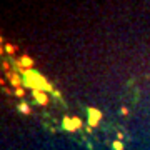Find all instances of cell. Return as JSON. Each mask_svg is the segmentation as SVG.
<instances>
[{"mask_svg": "<svg viewBox=\"0 0 150 150\" xmlns=\"http://www.w3.org/2000/svg\"><path fill=\"white\" fill-rule=\"evenodd\" d=\"M2 67H4V69H5L7 72H8V69H10V65L7 64V62H4V64H2Z\"/></svg>", "mask_w": 150, "mask_h": 150, "instance_id": "cell-12", "label": "cell"}, {"mask_svg": "<svg viewBox=\"0 0 150 150\" xmlns=\"http://www.w3.org/2000/svg\"><path fill=\"white\" fill-rule=\"evenodd\" d=\"M62 127H64L65 130H69V132H74L75 127H74V122H72V117H64V120H62Z\"/></svg>", "mask_w": 150, "mask_h": 150, "instance_id": "cell-5", "label": "cell"}, {"mask_svg": "<svg viewBox=\"0 0 150 150\" xmlns=\"http://www.w3.org/2000/svg\"><path fill=\"white\" fill-rule=\"evenodd\" d=\"M4 50H5L7 54L13 55V54H15V50H17V47L13 45V43H5V45H4Z\"/></svg>", "mask_w": 150, "mask_h": 150, "instance_id": "cell-7", "label": "cell"}, {"mask_svg": "<svg viewBox=\"0 0 150 150\" xmlns=\"http://www.w3.org/2000/svg\"><path fill=\"white\" fill-rule=\"evenodd\" d=\"M112 149L113 150H123V142H122V140H113Z\"/></svg>", "mask_w": 150, "mask_h": 150, "instance_id": "cell-9", "label": "cell"}, {"mask_svg": "<svg viewBox=\"0 0 150 150\" xmlns=\"http://www.w3.org/2000/svg\"><path fill=\"white\" fill-rule=\"evenodd\" d=\"M120 112H122V115H125V117H127V115H129V108H127V107H122V110H120Z\"/></svg>", "mask_w": 150, "mask_h": 150, "instance_id": "cell-11", "label": "cell"}, {"mask_svg": "<svg viewBox=\"0 0 150 150\" xmlns=\"http://www.w3.org/2000/svg\"><path fill=\"white\" fill-rule=\"evenodd\" d=\"M13 93H15L17 97H20V98H22V97L25 95V88H23V87H18V88H15V90H13Z\"/></svg>", "mask_w": 150, "mask_h": 150, "instance_id": "cell-10", "label": "cell"}, {"mask_svg": "<svg viewBox=\"0 0 150 150\" xmlns=\"http://www.w3.org/2000/svg\"><path fill=\"white\" fill-rule=\"evenodd\" d=\"M72 122H74V127H75V130H79L83 125V122H82V118H79V117H72Z\"/></svg>", "mask_w": 150, "mask_h": 150, "instance_id": "cell-8", "label": "cell"}, {"mask_svg": "<svg viewBox=\"0 0 150 150\" xmlns=\"http://www.w3.org/2000/svg\"><path fill=\"white\" fill-rule=\"evenodd\" d=\"M87 113H88V125H90V127H95L97 123L100 122V118H102L100 110H97V108H93V107L87 108Z\"/></svg>", "mask_w": 150, "mask_h": 150, "instance_id": "cell-1", "label": "cell"}, {"mask_svg": "<svg viewBox=\"0 0 150 150\" xmlns=\"http://www.w3.org/2000/svg\"><path fill=\"white\" fill-rule=\"evenodd\" d=\"M17 67H18V70H20V69L32 70V69H33V60L30 59L28 55H22L20 59L17 60Z\"/></svg>", "mask_w": 150, "mask_h": 150, "instance_id": "cell-2", "label": "cell"}, {"mask_svg": "<svg viewBox=\"0 0 150 150\" xmlns=\"http://www.w3.org/2000/svg\"><path fill=\"white\" fill-rule=\"evenodd\" d=\"M8 80H10L12 87H15V88H18V87H23V79H20V75L8 74Z\"/></svg>", "mask_w": 150, "mask_h": 150, "instance_id": "cell-4", "label": "cell"}, {"mask_svg": "<svg viewBox=\"0 0 150 150\" xmlns=\"http://www.w3.org/2000/svg\"><path fill=\"white\" fill-rule=\"evenodd\" d=\"M18 110H20V113H23V115H28V113H30V107H28L25 102H20V105H18Z\"/></svg>", "mask_w": 150, "mask_h": 150, "instance_id": "cell-6", "label": "cell"}, {"mask_svg": "<svg viewBox=\"0 0 150 150\" xmlns=\"http://www.w3.org/2000/svg\"><path fill=\"white\" fill-rule=\"evenodd\" d=\"M32 95H33V98L37 100V103H40V105H47V103H48V95H47V92L32 90Z\"/></svg>", "mask_w": 150, "mask_h": 150, "instance_id": "cell-3", "label": "cell"}]
</instances>
